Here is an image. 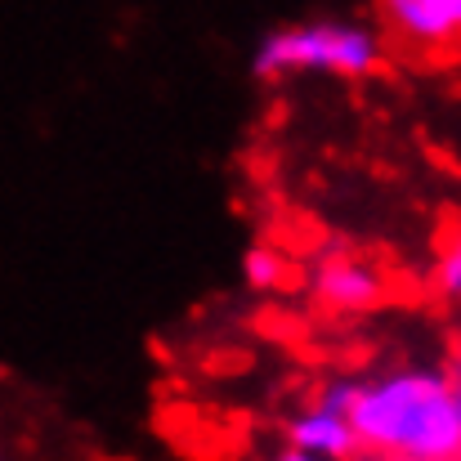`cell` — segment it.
Listing matches in <instances>:
<instances>
[{
  "label": "cell",
  "mask_w": 461,
  "mask_h": 461,
  "mask_svg": "<svg viewBox=\"0 0 461 461\" xmlns=\"http://www.w3.org/2000/svg\"><path fill=\"white\" fill-rule=\"evenodd\" d=\"M242 283L251 287V292H278L283 283H287V260H283V251L278 247H265V242H256L247 256H242Z\"/></svg>",
  "instance_id": "6"
},
{
  "label": "cell",
  "mask_w": 461,
  "mask_h": 461,
  "mask_svg": "<svg viewBox=\"0 0 461 461\" xmlns=\"http://www.w3.org/2000/svg\"><path fill=\"white\" fill-rule=\"evenodd\" d=\"M435 283H439L444 296L461 301V233L453 238V247L439 256V265H435Z\"/></svg>",
  "instance_id": "7"
},
{
  "label": "cell",
  "mask_w": 461,
  "mask_h": 461,
  "mask_svg": "<svg viewBox=\"0 0 461 461\" xmlns=\"http://www.w3.org/2000/svg\"><path fill=\"white\" fill-rule=\"evenodd\" d=\"M269 461H331V457H318V453H305V448H292V444H287L283 453H274Z\"/></svg>",
  "instance_id": "8"
},
{
  "label": "cell",
  "mask_w": 461,
  "mask_h": 461,
  "mask_svg": "<svg viewBox=\"0 0 461 461\" xmlns=\"http://www.w3.org/2000/svg\"><path fill=\"white\" fill-rule=\"evenodd\" d=\"M381 68H385V36L358 18H309L274 27L251 54V72L260 81H287V77L363 81Z\"/></svg>",
  "instance_id": "2"
},
{
  "label": "cell",
  "mask_w": 461,
  "mask_h": 461,
  "mask_svg": "<svg viewBox=\"0 0 461 461\" xmlns=\"http://www.w3.org/2000/svg\"><path fill=\"white\" fill-rule=\"evenodd\" d=\"M309 292L331 313H367L390 296V278L367 256H322L309 274Z\"/></svg>",
  "instance_id": "4"
},
{
  "label": "cell",
  "mask_w": 461,
  "mask_h": 461,
  "mask_svg": "<svg viewBox=\"0 0 461 461\" xmlns=\"http://www.w3.org/2000/svg\"><path fill=\"white\" fill-rule=\"evenodd\" d=\"M0 461H5V453H0Z\"/></svg>",
  "instance_id": "10"
},
{
  "label": "cell",
  "mask_w": 461,
  "mask_h": 461,
  "mask_svg": "<svg viewBox=\"0 0 461 461\" xmlns=\"http://www.w3.org/2000/svg\"><path fill=\"white\" fill-rule=\"evenodd\" d=\"M381 23L412 50H448L461 41V0H376Z\"/></svg>",
  "instance_id": "5"
},
{
  "label": "cell",
  "mask_w": 461,
  "mask_h": 461,
  "mask_svg": "<svg viewBox=\"0 0 461 461\" xmlns=\"http://www.w3.org/2000/svg\"><path fill=\"white\" fill-rule=\"evenodd\" d=\"M354 394H358V376H331V381H322L305 408L287 417L283 439L292 448L318 453V457L358 461L363 457V444H358V430H354V417H349Z\"/></svg>",
  "instance_id": "3"
},
{
  "label": "cell",
  "mask_w": 461,
  "mask_h": 461,
  "mask_svg": "<svg viewBox=\"0 0 461 461\" xmlns=\"http://www.w3.org/2000/svg\"><path fill=\"white\" fill-rule=\"evenodd\" d=\"M448 372H453V385H457V394H461V354H457V363H453Z\"/></svg>",
  "instance_id": "9"
},
{
  "label": "cell",
  "mask_w": 461,
  "mask_h": 461,
  "mask_svg": "<svg viewBox=\"0 0 461 461\" xmlns=\"http://www.w3.org/2000/svg\"><path fill=\"white\" fill-rule=\"evenodd\" d=\"M358 461H461V394L453 372L394 367L358 381Z\"/></svg>",
  "instance_id": "1"
}]
</instances>
